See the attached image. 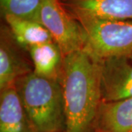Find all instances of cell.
<instances>
[{
    "instance_id": "obj_10",
    "label": "cell",
    "mask_w": 132,
    "mask_h": 132,
    "mask_svg": "<svg viewBox=\"0 0 132 132\" xmlns=\"http://www.w3.org/2000/svg\"><path fill=\"white\" fill-rule=\"evenodd\" d=\"M97 128L106 132H132V97L118 102L102 103Z\"/></svg>"
},
{
    "instance_id": "obj_5",
    "label": "cell",
    "mask_w": 132,
    "mask_h": 132,
    "mask_svg": "<svg viewBox=\"0 0 132 132\" xmlns=\"http://www.w3.org/2000/svg\"><path fill=\"white\" fill-rule=\"evenodd\" d=\"M102 103H113L132 97V60L114 57L98 60Z\"/></svg>"
},
{
    "instance_id": "obj_9",
    "label": "cell",
    "mask_w": 132,
    "mask_h": 132,
    "mask_svg": "<svg viewBox=\"0 0 132 132\" xmlns=\"http://www.w3.org/2000/svg\"><path fill=\"white\" fill-rule=\"evenodd\" d=\"M33 72L49 79L60 81L63 63V55L54 42L33 46L28 49Z\"/></svg>"
},
{
    "instance_id": "obj_3",
    "label": "cell",
    "mask_w": 132,
    "mask_h": 132,
    "mask_svg": "<svg viewBox=\"0 0 132 132\" xmlns=\"http://www.w3.org/2000/svg\"><path fill=\"white\" fill-rule=\"evenodd\" d=\"M80 24L85 36L84 50L95 60L123 57L132 53V21L71 14Z\"/></svg>"
},
{
    "instance_id": "obj_13",
    "label": "cell",
    "mask_w": 132,
    "mask_h": 132,
    "mask_svg": "<svg viewBox=\"0 0 132 132\" xmlns=\"http://www.w3.org/2000/svg\"><path fill=\"white\" fill-rule=\"evenodd\" d=\"M95 132H106L103 131V130H101V129H98V128H97V130H96V131Z\"/></svg>"
},
{
    "instance_id": "obj_7",
    "label": "cell",
    "mask_w": 132,
    "mask_h": 132,
    "mask_svg": "<svg viewBox=\"0 0 132 132\" xmlns=\"http://www.w3.org/2000/svg\"><path fill=\"white\" fill-rule=\"evenodd\" d=\"M71 14L132 21V0H62Z\"/></svg>"
},
{
    "instance_id": "obj_1",
    "label": "cell",
    "mask_w": 132,
    "mask_h": 132,
    "mask_svg": "<svg viewBox=\"0 0 132 132\" xmlns=\"http://www.w3.org/2000/svg\"><path fill=\"white\" fill-rule=\"evenodd\" d=\"M60 82L65 132H95L102 104L98 61L85 50L63 57Z\"/></svg>"
},
{
    "instance_id": "obj_6",
    "label": "cell",
    "mask_w": 132,
    "mask_h": 132,
    "mask_svg": "<svg viewBox=\"0 0 132 132\" xmlns=\"http://www.w3.org/2000/svg\"><path fill=\"white\" fill-rule=\"evenodd\" d=\"M9 27L2 26L0 39V90L14 87L21 77L33 72V66L22 54Z\"/></svg>"
},
{
    "instance_id": "obj_15",
    "label": "cell",
    "mask_w": 132,
    "mask_h": 132,
    "mask_svg": "<svg viewBox=\"0 0 132 132\" xmlns=\"http://www.w3.org/2000/svg\"><path fill=\"white\" fill-rule=\"evenodd\" d=\"M61 1H62V0H61Z\"/></svg>"
},
{
    "instance_id": "obj_4",
    "label": "cell",
    "mask_w": 132,
    "mask_h": 132,
    "mask_svg": "<svg viewBox=\"0 0 132 132\" xmlns=\"http://www.w3.org/2000/svg\"><path fill=\"white\" fill-rule=\"evenodd\" d=\"M39 23L51 34L63 57L84 50L85 36L82 27L64 7L61 0H42Z\"/></svg>"
},
{
    "instance_id": "obj_2",
    "label": "cell",
    "mask_w": 132,
    "mask_h": 132,
    "mask_svg": "<svg viewBox=\"0 0 132 132\" xmlns=\"http://www.w3.org/2000/svg\"><path fill=\"white\" fill-rule=\"evenodd\" d=\"M14 87L35 132H65L64 101L60 81L32 72L17 80Z\"/></svg>"
},
{
    "instance_id": "obj_14",
    "label": "cell",
    "mask_w": 132,
    "mask_h": 132,
    "mask_svg": "<svg viewBox=\"0 0 132 132\" xmlns=\"http://www.w3.org/2000/svg\"><path fill=\"white\" fill-rule=\"evenodd\" d=\"M129 58H130V59L132 60V53L130 54V55H129Z\"/></svg>"
},
{
    "instance_id": "obj_11",
    "label": "cell",
    "mask_w": 132,
    "mask_h": 132,
    "mask_svg": "<svg viewBox=\"0 0 132 132\" xmlns=\"http://www.w3.org/2000/svg\"><path fill=\"white\" fill-rule=\"evenodd\" d=\"M4 18L15 40L26 52L33 46L54 42L49 32L38 22L11 15Z\"/></svg>"
},
{
    "instance_id": "obj_8",
    "label": "cell",
    "mask_w": 132,
    "mask_h": 132,
    "mask_svg": "<svg viewBox=\"0 0 132 132\" xmlns=\"http://www.w3.org/2000/svg\"><path fill=\"white\" fill-rule=\"evenodd\" d=\"M0 132H35L15 87L1 90Z\"/></svg>"
},
{
    "instance_id": "obj_12",
    "label": "cell",
    "mask_w": 132,
    "mask_h": 132,
    "mask_svg": "<svg viewBox=\"0 0 132 132\" xmlns=\"http://www.w3.org/2000/svg\"><path fill=\"white\" fill-rule=\"evenodd\" d=\"M42 0H0L2 15L31 20L39 23Z\"/></svg>"
}]
</instances>
